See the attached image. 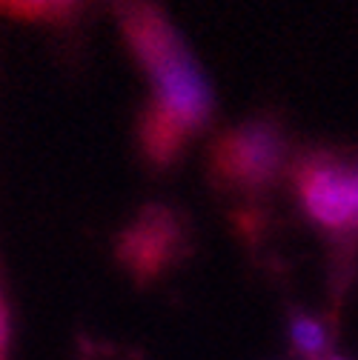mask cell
Returning a JSON list of instances; mask_svg holds the SVG:
<instances>
[{
  "instance_id": "obj_1",
  "label": "cell",
  "mask_w": 358,
  "mask_h": 360,
  "mask_svg": "<svg viewBox=\"0 0 358 360\" xmlns=\"http://www.w3.org/2000/svg\"><path fill=\"white\" fill-rule=\"evenodd\" d=\"M126 43L155 80V101L181 123L198 129L212 112V95L187 46L152 0H118Z\"/></svg>"
},
{
  "instance_id": "obj_2",
  "label": "cell",
  "mask_w": 358,
  "mask_h": 360,
  "mask_svg": "<svg viewBox=\"0 0 358 360\" xmlns=\"http://www.w3.org/2000/svg\"><path fill=\"white\" fill-rule=\"evenodd\" d=\"M284 166V138L276 123L252 120L227 134L212 146V172L223 186L261 189Z\"/></svg>"
},
{
  "instance_id": "obj_3",
  "label": "cell",
  "mask_w": 358,
  "mask_h": 360,
  "mask_svg": "<svg viewBox=\"0 0 358 360\" xmlns=\"http://www.w3.org/2000/svg\"><path fill=\"white\" fill-rule=\"evenodd\" d=\"M187 252L184 220L166 206H147L118 238V257L138 281H155Z\"/></svg>"
},
{
  "instance_id": "obj_4",
  "label": "cell",
  "mask_w": 358,
  "mask_h": 360,
  "mask_svg": "<svg viewBox=\"0 0 358 360\" xmlns=\"http://www.w3.org/2000/svg\"><path fill=\"white\" fill-rule=\"evenodd\" d=\"M298 192H301L307 212L316 217L321 226L335 229V232L352 229L347 163H338L330 155L307 158L298 169Z\"/></svg>"
},
{
  "instance_id": "obj_5",
  "label": "cell",
  "mask_w": 358,
  "mask_h": 360,
  "mask_svg": "<svg viewBox=\"0 0 358 360\" xmlns=\"http://www.w3.org/2000/svg\"><path fill=\"white\" fill-rule=\"evenodd\" d=\"M190 131L192 129L187 123H181L158 101H152L141 115L138 138H141V149H144L147 160L155 163V166H166L178 158V152L184 149Z\"/></svg>"
},
{
  "instance_id": "obj_6",
  "label": "cell",
  "mask_w": 358,
  "mask_h": 360,
  "mask_svg": "<svg viewBox=\"0 0 358 360\" xmlns=\"http://www.w3.org/2000/svg\"><path fill=\"white\" fill-rule=\"evenodd\" d=\"M290 338L292 346L307 357V360H330L327 349H330V338L324 323H319L309 314H292V326H290Z\"/></svg>"
},
{
  "instance_id": "obj_7",
  "label": "cell",
  "mask_w": 358,
  "mask_h": 360,
  "mask_svg": "<svg viewBox=\"0 0 358 360\" xmlns=\"http://www.w3.org/2000/svg\"><path fill=\"white\" fill-rule=\"evenodd\" d=\"M350 169V209H352V229H358V166Z\"/></svg>"
},
{
  "instance_id": "obj_8",
  "label": "cell",
  "mask_w": 358,
  "mask_h": 360,
  "mask_svg": "<svg viewBox=\"0 0 358 360\" xmlns=\"http://www.w3.org/2000/svg\"><path fill=\"white\" fill-rule=\"evenodd\" d=\"M6 340H9V318H6V306H4V297H0V357H4Z\"/></svg>"
}]
</instances>
